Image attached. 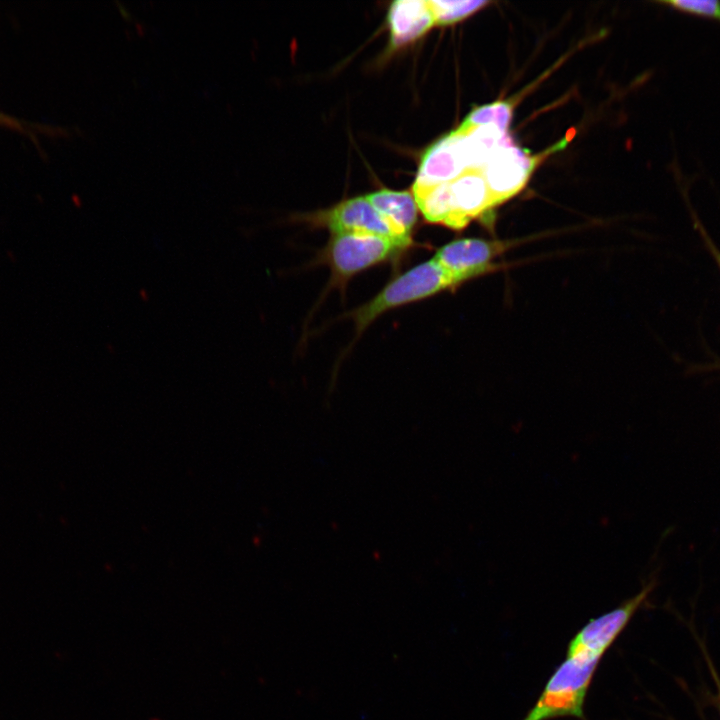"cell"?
Segmentation results:
<instances>
[{
    "label": "cell",
    "mask_w": 720,
    "mask_h": 720,
    "mask_svg": "<svg viewBox=\"0 0 720 720\" xmlns=\"http://www.w3.org/2000/svg\"><path fill=\"white\" fill-rule=\"evenodd\" d=\"M648 582L633 597L596 618L589 620L570 640L566 654L584 653L602 658L632 619L654 588Z\"/></svg>",
    "instance_id": "cell-5"
},
{
    "label": "cell",
    "mask_w": 720,
    "mask_h": 720,
    "mask_svg": "<svg viewBox=\"0 0 720 720\" xmlns=\"http://www.w3.org/2000/svg\"><path fill=\"white\" fill-rule=\"evenodd\" d=\"M467 171L462 133L454 130L430 146L423 155L412 194L451 182Z\"/></svg>",
    "instance_id": "cell-7"
},
{
    "label": "cell",
    "mask_w": 720,
    "mask_h": 720,
    "mask_svg": "<svg viewBox=\"0 0 720 720\" xmlns=\"http://www.w3.org/2000/svg\"><path fill=\"white\" fill-rule=\"evenodd\" d=\"M449 190L451 217L447 227L451 229L464 228L496 205L480 171L465 172L449 182Z\"/></svg>",
    "instance_id": "cell-9"
},
{
    "label": "cell",
    "mask_w": 720,
    "mask_h": 720,
    "mask_svg": "<svg viewBox=\"0 0 720 720\" xmlns=\"http://www.w3.org/2000/svg\"><path fill=\"white\" fill-rule=\"evenodd\" d=\"M602 658L584 653L566 654L542 693L522 720H551L575 717L586 720L584 704Z\"/></svg>",
    "instance_id": "cell-1"
},
{
    "label": "cell",
    "mask_w": 720,
    "mask_h": 720,
    "mask_svg": "<svg viewBox=\"0 0 720 720\" xmlns=\"http://www.w3.org/2000/svg\"><path fill=\"white\" fill-rule=\"evenodd\" d=\"M692 14L713 17L720 20V1L670 0L662 2Z\"/></svg>",
    "instance_id": "cell-15"
},
{
    "label": "cell",
    "mask_w": 720,
    "mask_h": 720,
    "mask_svg": "<svg viewBox=\"0 0 720 720\" xmlns=\"http://www.w3.org/2000/svg\"><path fill=\"white\" fill-rule=\"evenodd\" d=\"M513 242L480 238L456 239L438 248L432 257L458 286L497 269L494 259Z\"/></svg>",
    "instance_id": "cell-4"
},
{
    "label": "cell",
    "mask_w": 720,
    "mask_h": 720,
    "mask_svg": "<svg viewBox=\"0 0 720 720\" xmlns=\"http://www.w3.org/2000/svg\"><path fill=\"white\" fill-rule=\"evenodd\" d=\"M308 218L311 223L327 228L332 234L364 233L412 241L400 238L366 196L345 200Z\"/></svg>",
    "instance_id": "cell-6"
},
{
    "label": "cell",
    "mask_w": 720,
    "mask_h": 720,
    "mask_svg": "<svg viewBox=\"0 0 720 720\" xmlns=\"http://www.w3.org/2000/svg\"><path fill=\"white\" fill-rule=\"evenodd\" d=\"M511 118V103L498 101L474 109L456 130L465 132L477 126L495 125L502 132L507 133Z\"/></svg>",
    "instance_id": "cell-13"
},
{
    "label": "cell",
    "mask_w": 720,
    "mask_h": 720,
    "mask_svg": "<svg viewBox=\"0 0 720 720\" xmlns=\"http://www.w3.org/2000/svg\"><path fill=\"white\" fill-rule=\"evenodd\" d=\"M460 133L468 171H481L498 149L511 141L495 125L477 126Z\"/></svg>",
    "instance_id": "cell-12"
},
{
    "label": "cell",
    "mask_w": 720,
    "mask_h": 720,
    "mask_svg": "<svg viewBox=\"0 0 720 720\" xmlns=\"http://www.w3.org/2000/svg\"><path fill=\"white\" fill-rule=\"evenodd\" d=\"M412 245L413 241L374 234H332L317 256V262L329 267V286L343 288L355 275L399 257Z\"/></svg>",
    "instance_id": "cell-2"
},
{
    "label": "cell",
    "mask_w": 720,
    "mask_h": 720,
    "mask_svg": "<svg viewBox=\"0 0 720 720\" xmlns=\"http://www.w3.org/2000/svg\"><path fill=\"white\" fill-rule=\"evenodd\" d=\"M536 160L512 141L498 149L480 171L495 204L518 193L526 184Z\"/></svg>",
    "instance_id": "cell-8"
},
{
    "label": "cell",
    "mask_w": 720,
    "mask_h": 720,
    "mask_svg": "<svg viewBox=\"0 0 720 720\" xmlns=\"http://www.w3.org/2000/svg\"><path fill=\"white\" fill-rule=\"evenodd\" d=\"M388 23L391 43L397 47L423 35L435 20L427 0H398L390 6Z\"/></svg>",
    "instance_id": "cell-10"
},
{
    "label": "cell",
    "mask_w": 720,
    "mask_h": 720,
    "mask_svg": "<svg viewBox=\"0 0 720 720\" xmlns=\"http://www.w3.org/2000/svg\"><path fill=\"white\" fill-rule=\"evenodd\" d=\"M719 703H720V687H719Z\"/></svg>",
    "instance_id": "cell-18"
},
{
    "label": "cell",
    "mask_w": 720,
    "mask_h": 720,
    "mask_svg": "<svg viewBox=\"0 0 720 720\" xmlns=\"http://www.w3.org/2000/svg\"><path fill=\"white\" fill-rule=\"evenodd\" d=\"M0 124L8 126V127H12L14 129H17L20 131H25V128L23 127V125L20 122H18L14 118H11L10 116H7L3 113H0Z\"/></svg>",
    "instance_id": "cell-16"
},
{
    "label": "cell",
    "mask_w": 720,
    "mask_h": 720,
    "mask_svg": "<svg viewBox=\"0 0 720 720\" xmlns=\"http://www.w3.org/2000/svg\"><path fill=\"white\" fill-rule=\"evenodd\" d=\"M706 241H707L708 244H709V247H710V249H711L712 255L714 256V258L716 259V261H717V263H718V265H719V267H720V252L716 249V247H715L711 242L708 241V239H707Z\"/></svg>",
    "instance_id": "cell-17"
},
{
    "label": "cell",
    "mask_w": 720,
    "mask_h": 720,
    "mask_svg": "<svg viewBox=\"0 0 720 720\" xmlns=\"http://www.w3.org/2000/svg\"><path fill=\"white\" fill-rule=\"evenodd\" d=\"M455 287L451 276L431 258L391 280L350 316L359 335L383 313Z\"/></svg>",
    "instance_id": "cell-3"
},
{
    "label": "cell",
    "mask_w": 720,
    "mask_h": 720,
    "mask_svg": "<svg viewBox=\"0 0 720 720\" xmlns=\"http://www.w3.org/2000/svg\"><path fill=\"white\" fill-rule=\"evenodd\" d=\"M428 3L433 13L435 24L441 25L457 22L487 4L486 1L478 0H430Z\"/></svg>",
    "instance_id": "cell-14"
},
{
    "label": "cell",
    "mask_w": 720,
    "mask_h": 720,
    "mask_svg": "<svg viewBox=\"0 0 720 720\" xmlns=\"http://www.w3.org/2000/svg\"><path fill=\"white\" fill-rule=\"evenodd\" d=\"M366 198L400 238L412 240L419 210L412 193L382 189Z\"/></svg>",
    "instance_id": "cell-11"
}]
</instances>
